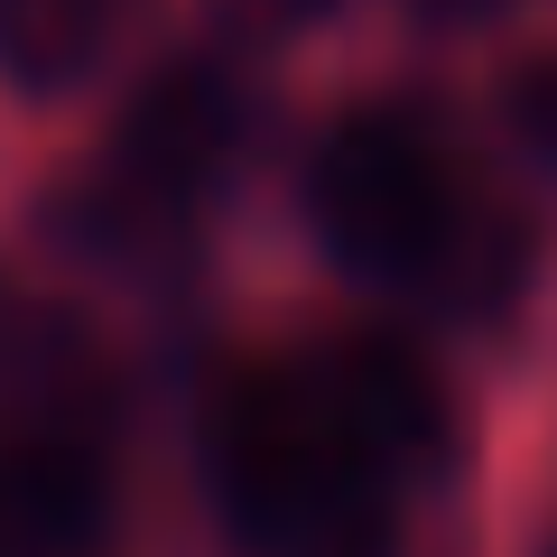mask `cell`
<instances>
[{
	"label": "cell",
	"instance_id": "cell-10",
	"mask_svg": "<svg viewBox=\"0 0 557 557\" xmlns=\"http://www.w3.org/2000/svg\"><path fill=\"white\" fill-rule=\"evenodd\" d=\"M539 557H557V539H548V548H539Z\"/></svg>",
	"mask_w": 557,
	"mask_h": 557
},
{
	"label": "cell",
	"instance_id": "cell-8",
	"mask_svg": "<svg viewBox=\"0 0 557 557\" xmlns=\"http://www.w3.org/2000/svg\"><path fill=\"white\" fill-rule=\"evenodd\" d=\"M233 10H242V28H260V38H288V28L325 20L335 0H233Z\"/></svg>",
	"mask_w": 557,
	"mask_h": 557
},
{
	"label": "cell",
	"instance_id": "cell-3",
	"mask_svg": "<svg viewBox=\"0 0 557 557\" xmlns=\"http://www.w3.org/2000/svg\"><path fill=\"white\" fill-rule=\"evenodd\" d=\"M325 399L344 409V428L362 437V456L399 483H437L465 446V409H456V381L409 325H354L317 354Z\"/></svg>",
	"mask_w": 557,
	"mask_h": 557
},
{
	"label": "cell",
	"instance_id": "cell-7",
	"mask_svg": "<svg viewBox=\"0 0 557 557\" xmlns=\"http://www.w3.org/2000/svg\"><path fill=\"white\" fill-rule=\"evenodd\" d=\"M502 131L520 139V159L557 168V38L502 65Z\"/></svg>",
	"mask_w": 557,
	"mask_h": 557
},
{
	"label": "cell",
	"instance_id": "cell-2",
	"mask_svg": "<svg viewBox=\"0 0 557 557\" xmlns=\"http://www.w3.org/2000/svg\"><path fill=\"white\" fill-rule=\"evenodd\" d=\"M307 214L335 242V260L381 278H446L465 233L483 223L456 149L399 102H362L307 159Z\"/></svg>",
	"mask_w": 557,
	"mask_h": 557
},
{
	"label": "cell",
	"instance_id": "cell-9",
	"mask_svg": "<svg viewBox=\"0 0 557 557\" xmlns=\"http://www.w3.org/2000/svg\"><path fill=\"white\" fill-rule=\"evenodd\" d=\"M418 10H428V20H483L493 0H418Z\"/></svg>",
	"mask_w": 557,
	"mask_h": 557
},
{
	"label": "cell",
	"instance_id": "cell-5",
	"mask_svg": "<svg viewBox=\"0 0 557 557\" xmlns=\"http://www.w3.org/2000/svg\"><path fill=\"white\" fill-rule=\"evenodd\" d=\"M102 456L57 428H10L0 437V557H65L102 530Z\"/></svg>",
	"mask_w": 557,
	"mask_h": 557
},
{
	"label": "cell",
	"instance_id": "cell-1",
	"mask_svg": "<svg viewBox=\"0 0 557 557\" xmlns=\"http://www.w3.org/2000/svg\"><path fill=\"white\" fill-rule=\"evenodd\" d=\"M196 437L242 557H391V474L362 456L317 362L214 354Z\"/></svg>",
	"mask_w": 557,
	"mask_h": 557
},
{
	"label": "cell",
	"instance_id": "cell-4",
	"mask_svg": "<svg viewBox=\"0 0 557 557\" xmlns=\"http://www.w3.org/2000/svg\"><path fill=\"white\" fill-rule=\"evenodd\" d=\"M223 139H233V102H223L214 75L177 65V75H149L131 94L112 131V159H102V186L121 205H186L205 177H214Z\"/></svg>",
	"mask_w": 557,
	"mask_h": 557
},
{
	"label": "cell",
	"instance_id": "cell-6",
	"mask_svg": "<svg viewBox=\"0 0 557 557\" xmlns=\"http://www.w3.org/2000/svg\"><path fill=\"white\" fill-rule=\"evenodd\" d=\"M121 28V0H0V65L28 94H65L102 65Z\"/></svg>",
	"mask_w": 557,
	"mask_h": 557
}]
</instances>
